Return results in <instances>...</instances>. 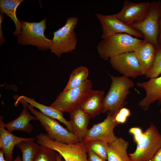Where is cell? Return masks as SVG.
Instances as JSON below:
<instances>
[{
	"instance_id": "9c48e42d",
	"label": "cell",
	"mask_w": 161,
	"mask_h": 161,
	"mask_svg": "<svg viewBox=\"0 0 161 161\" xmlns=\"http://www.w3.org/2000/svg\"><path fill=\"white\" fill-rule=\"evenodd\" d=\"M144 132L135 151L129 154L131 161H149L161 147V134L153 123Z\"/></svg>"
},
{
	"instance_id": "8fae6325",
	"label": "cell",
	"mask_w": 161,
	"mask_h": 161,
	"mask_svg": "<svg viewBox=\"0 0 161 161\" xmlns=\"http://www.w3.org/2000/svg\"><path fill=\"white\" fill-rule=\"evenodd\" d=\"M109 61L114 69L128 78H135L143 75L138 61L134 52L113 56Z\"/></svg>"
},
{
	"instance_id": "f1b7e54d",
	"label": "cell",
	"mask_w": 161,
	"mask_h": 161,
	"mask_svg": "<svg viewBox=\"0 0 161 161\" xmlns=\"http://www.w3.org/2000/svg\"><path fill=\"white\" fill-rule=\"evenodd\" d=\"M129 131L133 136L134 141L137 144L141 141L145 136L144 132L139 127L131 128L129 129Z\"/></svg>"
},
{
	"instance_id": "d6986e66",
	"label": "cell",
	"mask_w": 161,
	"mask_h": 161,
	"mask_svg": "<svg viewBox=\"0 0 161 161\" xmlns=\"http://www.w3.org/2000/svg\"><path fill=\"white\" fill-rule=\"evenodd\" d=\"M91 118L89 115L80 108L70 114L69 121L74 134L80 141H82L88 129V126Z\"/></svg>"
},
{
	"instance_id": "5bb4252c",
	"label": "cell",
	"mask_w": 161,
	"mask_h": 161,
	"mask_svg": "<svg viewBox=\"0 0 161 161\" xmlns=\"http://www.w3.org/2000/svg\"><path fill=\"white\" fill-rule=\"evenodd\" d=\"M137 86L145 91V97L138 103V105L143 110H147L155 101H158V105L161 104V76L150 79L147 81L138 82Z\"/></svg>"
},
{
	"instance_id": "cb8c5ba5",
	"label": "cell",
	"mask_w": 161,
	"mask_h": 161,
	"mask_svg": "<svg viewBox=\"0 0 161 161\" xmlns=\"http://www.w3.org/2000/svg\"><path fill=\"white\" fill-rule=\"evenodd\" d=\"M84 143L87 153L91 151L106 160H107L108 143L97 140H91Z\"/></svg>"
},
{
	"instance_id": "2e32d148",
	"label": "cell",
	"mask_w": 161,
	"mask_h": 161,
	"mask_svg": "<svg viewBox=\"0 0 161 161\" xmlns=\"http://www.w3.org/2000/svg\"><path fill=\"white\" fill-rule=\"evenodd\" d=\"M3 117H0V148L3 151L6 160H13V151L16 145L20 143L37 140L35 138H24L16 136L8 131L4 126Z\"/></svg>"
},
{
	"instance_id": "277c9868",
	"label": "cell",
	"mask_w": 161,
	"mask_h": 161,
	"mask_svg": "<svg viewBox=\"0 0 161 161\" xmlns=\"http://www.w3.org/2000/svg\"><path fill=\"white\" fill-rule=\"evenodd\" d=\"M78 21V17H69L64 26L53 32L52 44L49 49L58 57L76 49L77 39L75 29Z\"/></svg>"
},
{
	"instance_id": "5b68a950",
	"label": "cell",
	"mask_w": 161,
	"mask_h": 161,
	"mask_svg": "<svg viewBox=\"0 0 161 161\" xmlns=\"http://www.w3.org/2000/svg\"><path fill=\"white\" fill-rule=\"evenodd\" d=\"M40 145L51 148L58 152L65 161H88V153L84 143L66 144L55 141L47 134L40 133L35 136Z\"/></svg>"
},
{
	"instance_id": "7c38bea8",
	"label": "cell",
	"mask_w": 161,
	"mask_h": 161,
	"mask_svg": "<svg viewBox=\"0 0 161 161\" xmlns=\"http://www.w3.org/2000/svg\"><path fill=\"white\" fill-rule=\"evenodd\" d=\"M106 118L102 122L94 124L88 129L82 141L86 142L92 140H99L109 143L115 140L118 137L114 132V128L118 125L114 120V114L107 112Z\"/></svg>"
},
{
	"instance_id": "7402d4cb",
	"label": "cell",
	"mask_w": 161,
	"mask_h": 161,
	"mask_svg": "<svg viewBox=\"0 0 161 161\" xmlns=\"http://www.w3.org/2000/svg\"><path fill=\"white\" fill-rule=\"evenodd\" d=\"M23 1V0H1L0 11L5 13L14 22L16 30L13 34L18 37L20 33L21 27L19 20L16 16V11L18 6Z\"/></svg>"
},
{
	"instance_id": "ffe728a7",
	"label": "cell",
	"mask_w": 161,
	"mask_h": 161,
	"mask_svg": "<svg viewBox=\"0 0 161 161\" xmlns=\"http://www.w3.org/2000/svg\"><path fill=\"white\" fill-rule=\"evenodd\" d=\"M24 99L28 104L33 107L37 108L40 112L45 115L54 119H56L64 123L68 130L74 133L73 130L69 121L67 120L64 117L63 113L57 109L51 106H48L40 103L33 99L27 96L21 95L18 97Z\"/></svg>"
},
{
	"instance_id": "ac0fdd59",
	"label": "cell",
	"mask_w": 161,
	"mask_h": 161,
	"mask_svg": "<svg viewBox=\"0 0 161 161\" xmlns=\"http://www.w3.org/2000/svg\"><path fill=\"white\" fill-rule=\"evenodd\" d=\"M105 92L103 90L92 89L82 104L80 108L93 118L103 113Z\"/></svg>"
},
{
	"instance_id": "8992f818",
	"label": "cell",
	"mask_w": 161,
	"mask_h": 161,
	"mask_svg": "<svg viewBox=\"0 0 161 161\" xmlns=\"http://www.w3.org/2000/svg\"><path fill=\"white\" fill-rule=\"evenodd\" d=\"M93 84L88 80L81 86L63 91L57 96L55 100L51 105L62 113L70 114L80 108L85 98L92 89Z\"/></svg>"
},
{
	"instance_id": "44dd1931",
	"label": "cell",
	"mask_w": 161,
	"mask_h": 161,
	"mask_svg": "<svg viewBox=\"0 0 161 161\" xmlns=\"http://www.w3.org/2000/svg\"><path fill=\"white\" fill-rule=\"evenodd\" d=\"M128 144V142L121 137L108 143V161H131L127 153Z\"/></svg>"
},
{
	"instance_id": "836d02e7",
	"label": "cell",
	"mask_w": 161,
	"mask_h": 161,
	"mask_svg": "<svg viewBox=\"0 0 161 161\" xmlns=\"http://www.w3.org/2000/svg\"><path fill=\"white\" fill-rule=\"evenodd\" d=\"M159 32L158 38V42L159 49H161V17L159 22Z\"/></svg>"
},
{
	"instance_id": "e575fe53",
	"label": "cell",
	"mask_w": 161,
	"mask_h": 161,
	"mask_svg": "<svg viewBox=\"0 0 161 161\" xmlns=\"http://www.w3.org/2000/svg\"><path fill=\"white\" fill-rule=\"evenodd\" d=\"M57 161H65L64 160L62 159V157L61 156L58 154H57Z\"/></svg>"
},
{
	"instance_id": "3957f363",
	"label": "cell",
	"mask_w": 161,
	"mask_h": 161,
	"mask_svg": "<svg viewBox=\"0 0 161 161\" xmlns=\"http://www.w3.org/2000/svg\"><path fill=\"white\" fill-rule=\"evenodd\" d=\"M19 21L21 31L17 37L18 44L23 45H33L41 51L50 49L52 40L48 39L44 34L47 28L46 18L38 22L21 20Z\"/></svg>"
},
{
	"instance_id": "9a60e30c",
	"label": "cell",
	"mask_w": 161,
	"mask_h": 161,
	"mask_svg": "<svg viewBox=\"0 0 161 161\" xmlns=\"http://www.w3.org/2000/svg\"><path fill=\"white\" fill-rule=\"evenodd\" d=\"M19 102L21 103L23 107L21 114L13 120L7 123H4V126L11 133L15 130H18L30 134L33 130V127L30 122L38 120L35 117L31 114L28 112L27 109L28 103L23 99L18 97L15 103V105L16 106Z\"/></svg>"
},
{
	"instance_id": "4fadbf2b",
	"label": "cell",
	"mask_w": 161,
	"mask_h": 161,
	"mask_svg": "<svg viewBox=\"0 0 161 161\" xmlns=\"http://www.w3.org/2000/svg\"><path fill=\"white\" fill-rule=\"evenodd\" d=\"M150 3L148 1L136 3L126 0L122 10L115 14L120 21L129 26L145 18L148 13Z\"/></svg>"
},
{
	"instance_id": "e0dca14e",
	"label": "cell",
	"mask_w": 161,
	"mask_h": 161,
	"mask_svg": "<svg viewBox=\"0 0 161 161\" xmlns=\"http://www.w3.org/2000/svg\"><path fill=\"white\" fill-rule=\"evenodd\" d=\"M157 48L151 42L143 40L134 51L138 61L143 75L145 76L153 64Z\"/></svg>"
},
{
	"instance_id": "603a6c76",
	"label": "cell",
	"mask_w": 161,
	"mask_h": 161,
	"mask_svg": "<svg viewBox=\"0 0 161 161\" xmlns=\"http://www.w3.org/2000/svg\"><path fill=\"white\" fill-rule=\"evenodd\" d=\"M89 70L85 66H81L74 69L70 75L69 81L63 91L79 86L88 80Z\"/></svg>"
},
{
	"instance_id": "d6a6232c",
	"label": "cell",
	"mask_w": 161,
	"mask_h": 161,
	"mask_svg": "<svg viewBox=\"0 0 161 161\" xmlns=\"http://www.w3.org/2000/svg\"><path fill=\"white\" fill-rule=\"evenodd\" d=\"M4 153L1 149L0 150V161H8L5 159L4 157ZM11 161H22L19 155H18L16 158Z\"/></svg>"
},
{
	"instance_id": "7a4b0ae2",
	"label": "cell",
	"mask_w": 161,
	"mask_h": 161,
	"mask_svg": "<svg viewBox=\"0 0 161 161\" xmlns=\"http://www.w3.org/2000/svg\"><path fill=\"white\" fill-rule=\"evenodd\" d=\"M111 80L109 89L104 97L103 113L116 114L126 104V99L130 93V89L134 84L130 78L123 75L114 76L108 74Z\"/></svg>"
},
{
	"instance_id": "4dcf8cb0",
	"label": "cell",
	"mask_w": 161,
	"mask_h": 161,
	"mask_svg": "<svg viewBox=\"0 0 161 161\" xmlns=\"http://www.w3.org/2000/svg\"><path fill=\"white\" fill-rule=\"evenodd\" d=\"M3 13L0 12V45H1L5 42V39L2 34L1 28V23L5 17L3 16Z\"/></svg>"
},
{
	"instance_id": "1f68e13d",
	"label": "cell",
	"mask_w": 161,
	"mask_h": 161,
	"mask_svg": "<svg viewBox=\"0 0 161 161\" xmlns=\"http://www.w3.org/2000/svg\"><path fill=\"white\" fill-rule=\"evenodd\" d=\"M149 161H161V147Z\"/></svg>"
},
{
	"instance_id": "83f0119b",
	"label": "cell",
	"mask_w": 161,
	"mask_h": 161,
	"mask_svg": "<svg viewBox=\"0 0 161 161\" xmlns=\"http://www.w3.org/2000/svg\"><path fill=\"white\" fill-rule=\"evenodd\" d=\"M131 114L129 109L123 107L115 114L114 121L118 125L123 124L126 121Z\"/></svg>"
},
{
	"instance_id": "d590c367",
	"label": "cell",
	"mask_w": 161,
	"mask_h": 161,
	"mask_svg": "<svg viewBox=\"0 0 161 161\" xmlns=\"http://www.w3.org/2000/svg\"><path fill=\"white\" fill-rule=\"evenodd\" d=\"M160 113L161 114V109H160L159 111Z\"/></svg>"
},
{
	"instance_id": "6da1fadb",
	"label": "cell",
	"mask_w": 161,
	"mask_h": 161,
	"mask_svg": "<svg viewBox=\"0 0 161 161\" xmlns=\"http://www.w3.org/2000/svg\"><path fill=\"white\" fill-rule=\"evenodd\" d=\"M143 40L126 33L117 34L102 39L97 49L100 57L107 61L113 56L134 52Z\"/></svg>"
},
{
	"instance_id": "52a82bcc",
	"label": "cell",
	"mask_w": 161,
	"mask_h": 161,
	"mask_svg": "<svg viewBox=\"0 0 161 161\" xmlns=\"http://www.w3.org/2000/svg\"><path fill=\"white\" fill-rule=\"evenodd\" d=\"M161 17V1H153L151 2L148 13L145 18L141 21L133 24L129 27L140 32L143 35V40L152 43L158 49V38Z\"/></svg>"
},
{
	"instance_id": "f546056e",
	"label": "cell",
	"mask_w": 161,
	"mask_h": 161,
	"mask_svg": "<svg viewBox=\"0 0 161 161\" xmlns=\"http://www.w3.org/2000/svg\"><path fill=\"white\" fill-rule=\"evenodd\" d=\"M88 161H106L94 153L89 151L88 152Z\"/></svg>"
},
{
	"instance_id": "4316f807",
	"label": "cell",
	"mask_w": 161,
	"mask_h": 161,
	"mask_svg": "<svg viewBox=\"0 0 161 161\" xmlns=\"http://www.w3.org/2000/svg\"><path fill=\"white\" fill-rule=\"evenodd\" d=\"M161 74V49H157L155 60L153 66L148 73L145 76L146 78L158 77Z\"/></svg>"
},
{
	"instance_id": "484cf974",
	"label": "cell",
	"mask_w": 161,
	"mask_h": 161,
	"mask_svg": "<svg viewBox=\"0 0 161 161\" xmlns=\"http://www.w3.org/2000/svg\"><path fill=\"white\" fill-rule=\"evenodd\" d=\"M57 153L51 148L40 145L33 161H57Z\"/></svg>"
},
{
	"instance_id": "30bf717a",
	"label": "cell",
	"mask_w": 161,
	"mask_h": 161,
	"mask_svg": "<svg viewBox=\"0 0 161 161\" xmlns=\"http://www.w3.org/2000/svg\"><path fill=\"white\" fill-rule=\"evenodd\" d=\"M95 16L101 26L102 39L122 33H126L137 38H143L140 32L124 24L117 18L115 14L105 15L96 13Z\"/></svg>"
},
{
	"instance_id": "ba28073f",
	"label": "cell",
	"mask_w": 161,
	"mask_h": 161,
	"mask_svg": "<svg viewBox=\"0 0 161 161\" xmlns=\"http://www.w3.org/2000/svg\"><path fill=\"white\" fill-rule=\"evenodd\" d=\"M27 108L39 121L41 126L50 139L66 144H75L81 142L75 134L63 127L55 119L36 110L28 104Z\"/></svg>"
},
{
	"instance_id": "d4e9b609",
	"label": "cell",
	"mask_w": 161,
	"mask_h": 161,
	"mask_svg": "<svg viewBox=\"0 0 161 161\" xmlns=\"http://www.w3.org/2000/svg\"><path fill=\"white\" fill-rule=\"evenodd\" d=\"M39 145L35 141L22 142L16 146L22 154V161H33Z\"/></svg>"
}]
</instances>
